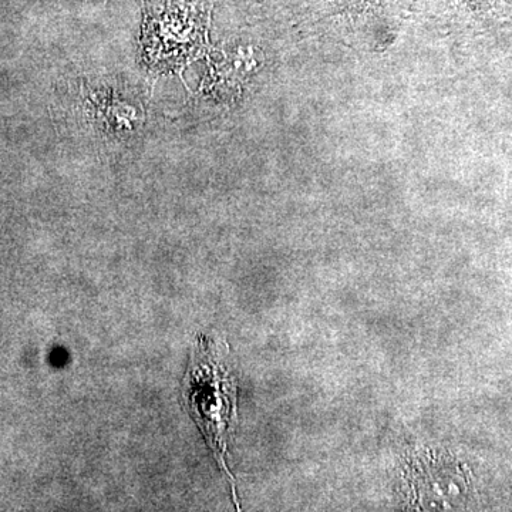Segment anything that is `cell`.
I'll return each instance as SVG.
<instances>
[{"label":"cell","mask_w":512,"mask_h":512,"mask_svg":"<svg viewBox=\"0 0 512 512\" xmlns=\"http://www.w3.org/2000/svg\"><path fill=\"white\" fill-rule=\"evenodd\" d=\"M237 392V380L225 363L218 359L210 340L200 336L184 377L181 399L200 427L221 470L227 474L234 500L237 491L228 467L227 454L231 426L237 419Z\"/></svg>","instance_id":"6da1fadb"}]
</instances>
